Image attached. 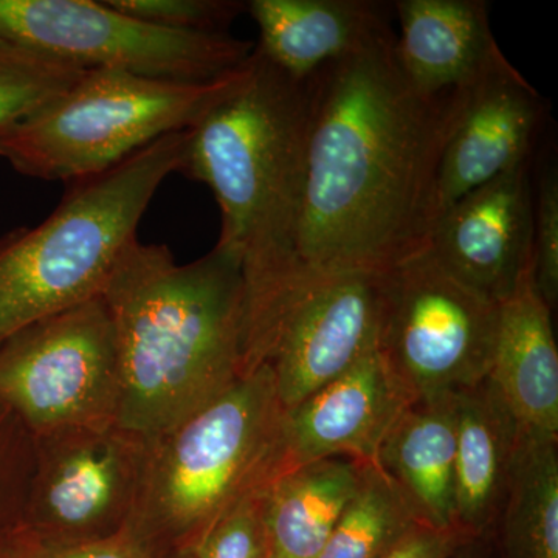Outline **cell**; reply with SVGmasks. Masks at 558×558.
Instances as JSON below:
<instances>
[{"label": "cell", "instance_id": "obj_1", "mask_svg": "<svg viewBox=\"0 0 558 558\" xmlns=\"http://www.w3.org/2000/svg\"><path fill=\"white\" fill-rule=\"evenodd\" d=\"M311 92L301 289L337 275H381L427 248L440 156L462 98V89H414L389 27L315 73Z\"/></svg>", "mask_w": 558, "mask_h": 558}, {"label": "cell", "instance_id": "obj_2", "mask_svg": "<svg viewBox=\"0 0 558 558\" xmlns=\"http://www.w3.org/2000/svg\"><path fill=\"white\" fill-rule=\"evenodd\" d=\"M311 80L253 51L240 81L186 130L180 171L218 201V244L244 279L242 377L266 365L300 288L299 230Z\"/></svg>", "mask_w": 558, "mask_h": 558}, {"label": "cell", "instance_id": "obj_3", "mask_svg": "<svg viewBox=\"0 0 558 558\" xmlns=\"http://www.w3.org/2000/svg\"><path fill=\"white\" fill-rule=\"evenodd\" d=\"M102 299L119 344L120 427L160 438L242 379L244 279L226 248L178 264L167 245L135 240Z\"/></svg>", "mask_w": 558, "mask_h": 558}, {"label": "cell", "instance_id": "obj_4", "mask_svg": "<svg viewBox=\"0 0 558 558\" xmlns=\"http://www.w3.org/2000/svg\"><path fill=\"white\" fill-rule=\"evenodd\" d=\"M186 131L165 135L92 178L68 183L49 218L0 238V343L102 295L161 183L182 167Z\"/></svg>", "mask_w": 558, "mask_h": 558}, {"label": "cell", "instance_id": "obj_5", "mask_svg": "<svg viewBox=\"0 0 558 558\" xmlns=\"http://www.w3.org/2000/svg\"><path fill=\"white\" fill-rule=\"evenodd\" d=\"M281 403L269 365L150 440L130 527L159 557L190 548L281 470Z\"/></svg>", "mask_w": 558, "mask_h": 558}, {"label": "cell", "instance_id": "obj_6", "mask_svg": "<svg viewBox=\"0 0 558 558\" xmlns=\"http://www.w3.org/2000/svg\"><path fill=\"white\" fill-rule=\"evenodd\" d=\"M244 65L207 83L86 70L68 90L0 132V157L20 174L47 182L101 174L156 140L190 130L240 81Z\"/></svg>", "mask_w": 558, "mask_h": 558}, {"label": "cell", "instance_id": "obj_7", "mask_svg": "<svg viewBox=\"0 0 558 558\" xmlns=\"http://www.w3.org/2000/svg\"><path fill=\"white\" fill-rule=\"evenodd\" d=\"M499 304L422 250L380 275L377 351L410 399L458 395L486 380Z\"/></svg>", "mask_w": 558, "mask_h": 558}, {"label": "cell", "instance_id": "obj_8", "mask_svg": "<svg viewBox=\"0 0 558 558\" xmlns=\"http://www.w3.org/2000/svg\"><path fill=\"white\" fill-rule=\"evenodd\" d=\"M0 39L84 70L207 83L241 69L255 44L227 32H179L106 0H0Z\"/></svg>", "mask_w": 558, "mask_h": 558}, {"label": "cell", "instance_id": "obj_9", "mask_svg": "<svg viewBox=\"0 0 558 558\" xmlns=\"http://www.w3.org/2000/svg\"><path fill=\"white\" fill-rule=\"evenodd\" d=\"M119 344L102 295L0 343V400L33 435L117 422Z\"/></svg>", "mask_w": 558, "mask_h": 558}, {"label": "cell", "instance_id": "obj_10", "mask_svg": "<svg viewBox=\"0 0 558 558\" xmlns=\"http://www.w3.org/2000/svg\"><path fill=\"white\" fill-rule=\"evenodd\" d=\"M149 442L117 422L35 436V470L17 531L49 545L120 534L137 508Z\"/></svg>", "mask_w": 558, "mask_h": 558}, {"label": "cell", "instance_id": "obj_11", "mask_svg": "<svg viewBox=\"0 0 558 558\" xmlns=\"http://www.w3.org/2000/svg\"><path fill=\"white\" fill-rule=\"evenodd\" d=\"M380 275L319 278L301 290L267 359L282 409L310 398L377 348Z\"/></svg>", "mask_w": 558, "mask_h": 558}, {"label": "cell", "instance_id": "obj_12", "mask_svg": "<svg viewBox=\"0 0 558 558\" xmlns=\"http://www.w3.org/2000/svg\"><path fill=\"white\" fill-rule=\"evenodd\" d=\"M427 248L459 281L501 304L534 274V193L527 163L470 191L433 227Z\"/></svg>", "mask_w": 558, "mask_h": 558}, {"label": "cell", "instance_id": "obj_13", "mask_svg": "<svg viewBox=\"0 0 558 558\" xmlns=\"http://www.w3.org/2000/svg\"><path fill=\"white\" fill-rule=\"evenodd\" d=\"M542 112L538 92L508 60L462 89L440 156L439 216L470 191L527 163Z\"/></svg>", "mask_w": 558, "mask_h": 558}, {"label": "cell", "instance_id": "obj_14", "mask_svg": "<svg viewBox=\"0 0 558 558\" xmlns=\"http://www.w3.org/2000/svg\"><path fill=\"white\" fill-rule=\"evenodd\" d=\"M411 402L373 349L347 373L284 410V470L325 458L377 464L385 436Z\"/></svg>", "mask_w": 558, "mask_h": 558}, {"label": "cell", "instance_id": "obj_15", "mask_svg": "<svg viewBox=\"0 0 558 558\" xmlns=\"http://www.w3.org/2000/svg\"><path fill=\"white\" fill-rule=\"evenodd\" d=\"M396 54L414 89L436 95L468 89L505 61L484 0H399Z\"/></svg>", "mask_w": 558, "mask_h": 558}, {"label": "cell", "instance_id": "obj_16", "mask_svg": "<svg viewBox=\"0 0 558 558\" xmlns=\"http://www.w3.org/2000/svg\"><path fill=\"white\" fill-rule=\"evenodd\" d=\"M553 311L535 289L534 274L499 304L497 344L488 380L521 433L558 440V351Z\"/></svg>", "mask_w": 558, "mask_h": 558}, {"label": "cell", "instance_id": "obj_17", "mask_svg": "<svg viewBox=\"0 0 558 558\" xmlns=\"http://www.w3.org/2000/svg\"><path fill=\"white\" fill-rule=\"evenodd\" d=\"M454 527L487 539L508 494L521 429L488 377L458 392Z\"/></svg>", "mask_w": 558, "mask_h": 558}, {"label": "cell", "instance_id": "obj_18", "mask_svg": "<svg viewBox=\"0 0 558 558\" xmlns=\"http://www.w3.org/2000/svg\"><path fill=\"white\" fill-rule=\"evenodd\" d=\"M259 28L256 51L295 80H311L389 27L379 3L365 0H250Z\"/></svg>", "mask_w": 558, "mask_h": 558}, {"label": "cell", "instance_id": "obj_19", "mask_svg": "<svg viewBox=\"0 0 558 558\" xmlns=\"http://www.w3.org/2000/svg\"><path fill=\"white\" fill-rule=\"evenodd\" d=\"M457 398L444 395L411 402L377 453V465L398 484L418 523L435 529H457Z\"/></svg>", "mask_w": 558, "mask_h": 558}, {"label": "cell", "instance_id": "obj_20", "mask_svg": "<svg viewBox=\"0 0 558 558\" xmlns=\"http://www.w3.org/2000/svg\"><path fill=\"white\" fill-rule=\"evenodd\" d=\"M362 462L325 458L281 470L264 488L269 558H318L354 495Z\"/></svg>", "mask_w": 558, "mask_h": 558}, {"label": "cell", "instance_id": "obj_21", "mask_svg": "<svg viewBox=\"0 0 558 558\" xmlns=\"http://www.w3.org/2000/svg\"><path fill=\"white\" fill-rule=\"evenodd\" d=\"M487 539L494 558H558V440L521 433L505 505Z\"/></svg>", "mask_w": 558, "mask_h": 558}, {"label": "cell", "instance_id": "obj_22", "mask_svg": "<svg viewBox=\"0 0 558 558\" xmlns=\"http://www.w3.org/2000/svg\"><path fill=\"white\" fill-rule=\"evenodd\" d=\"M418 524L398 484L362 462L357 488L318 558H381Z\"/></svg>", "mask_w": 558, "mask_h": 558}, {"label": "cell", "instance_id": "obj_23", "mask_svg": "<svg viewBox=\"0 0 558 558\" xmlns=\"http://www.w3.org/2000/svg\"><path fill=\"white\" fill-rule=\"evenodd\" d=\"M86 70L0 39V132L68 90Z\"/></svg>", "mask_w": 558, "mask_h": 558}, {"label": "cell", "instance_id": "obj_24", "mask_svg": "<svg viewBox=\"0 0 558 558\" xmlns=\"http://www.w3.org/2000/svg\"><path fill=\"white\" fill-rule=\"evenodd\" d=\"M35 470V435L0 400V542L16 532Z\"/></svg>", "mask_w": 558, "mask_h": 558}, {"label": "cell", "instance_id": "obj_25", "mask_svg": "<svg viewBox=\"0 0 558 558\" xmlns=\"http://www.w3.org/2000/svg\"><path fill=\"white\" fill-rule=\"evenodd\" d=\"M266 486L250 492L223 512L190 546L193 558H269L264 520Z\"/></svg>", "mask_w": 558, "mask_h": 558}, {"label": "cell", "instance_id": "obj_26", "mask_svg": "<svg viewBox=\"0 0 558 558\" xmlns=\"http://www.w3.org/2000/svg\"><path fill=\"white\" fill-rule=\"evenodd\" d=\"M110 7L159 27L179 32H226L245 3L231 0H106Z\"/></svg>", "mask_w": 558, "mask_h": 558}, {"label": "cell", "instance_id": "obj_27", "mask_svg": "<svg viewBox=\"0 0 558 558\" xmlns=\"http://www.w3.org/2000/svg\"><path fill=\"white\" fill-rule=\"evenodd\" d=\"M534 284L549 310L558 301V178L549 168L543 174L534 202Z\"/></svg>", "mask_w": 558, "mask_h": 558}, {"label": "cell", "instance_id": "obj_28", "mask_svg": "<svg viewBox=\"0 0 558 558\" xmlns=\"http://www.w3.org/2000/svg\"><path fill=\"white\" fill-rule=\"evenodd\" d=\"M0 558H156L130 526L112 537L95 542L49 545L20 531L0 542Z\"/></svg>", "mask_w": 558, "mask_h": 558}, {"label": "cell", "instance_id": "obj_29", "mask_svg": "<svg viewBox=\"0 0 558 558\" xmlns=\"http://www.w3.org/2000/svg\"><path fill=\"white\" fill-rule=\"evenodd\" d=\"M473 542L457 529H435L418 524L381 558H451Z\"/></svg>", "mask_w": 558, "mask_h": 558}, {"label": "cell", "instance_id": "obj_30", "mask_svg": "<svg viewBox=\"0 0 558 558\" xmlns=\"http://www.w3.org/2000/svg\"><path fill=\"white\" fill-rule=\"evenodd\" d=\"M451 558H494V553L488 539H473Z\"/></svg>", "mask_w": 558, "mask_h": 558}, {"label": "cell", "instance_id": "obj_31", "mask_svg": "<svg viewBox=\"0 0 558 558\" xmlns=\"http://www.w3.org/2000/svg\"><path fill=\"white\" fill-rule=\"evenodd\" d=\"M157 558H193L190 548H183L179 550H171V553L163 554Z\"/></svg>", "mask_w": 558, "mask_h": 558}]
</instances>
